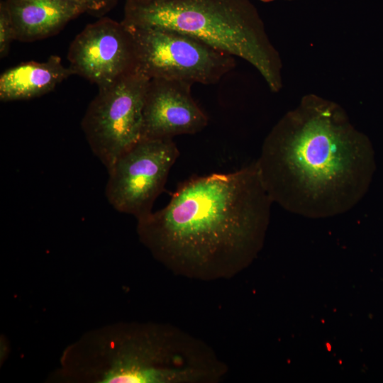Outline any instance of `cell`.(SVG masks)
Masks as SVG:
<instances>
[{
    "label": "cell",
    "instance_id": "6da1fadb",
    "mask_svg": "<svg viewBox=\"0 0 383 383\" xmlns=\"http://www.w3.org/2000/svg\"><path fill=\"white\" fill-rule=\"evenodd\" d=\"M272 203L255 161L181 182L167 206L137 219V233L174 274L231 279L260 248Z\"/></svg>",
    "mask_w": 383,
    "mask_h": 383
},
{
    "label": "cell",
    "instance_id": "7a4b0ae2",
    "mask_svg": "<svg viewBox=\"0 0 383 383\" xmlns=\"http://www.w3.org/2000/svg\"><path fill=\"white\" fill-rule=\"evenodd\" d=\"M255 163L273 203L316 218L353 209L375 170L367 135L340 105L314 94L304 95L273 126Z\"/></svg>",
    "mask_w": 383,
    "mask_h": 383
},
{
    "label": "cell",
    "instance_id": "3957f363",
    "mask_svg": "<svg viewBox=\"0 0 383 383\" xmlns=\"http://www.w3.org/2000/svg\"><path fill=\"white\" fill-rule=\"evenodd\" d=\"M122 22L190 35L248 62L272 91L282 88L280 55L250 0H126Z\"/></svg>",
    "mask_w": 383,
    "mask_h": 383
},
{
    "label": "cell",
    "instance_id": "277c9868",
    "mask_svg": "<svg viewBox=\"0 0 383 383\" xmlns=\"http://www.w3.org/2000/svg\"><path fill=\"white\" fill-rule=\"evenodd\" d=\"M166 349L157 323H122L89 332L63 353L55 380L159 383Z\"/></svg>",
    "mask_w": 383,
    "mask_h": 383
},
{
    "label": "cell",
    "instance_id": "5b68a950",
    "mask_svg": "<svg viewBox=\"0 0 383 383\" xmlns=\"http://www.w3.org/2000/svg\"><path fill=\"white\" fill-rule=\"evenodd\" d=\"M133 35L137 71L149 79L213 84L235 66V57L180 31L127 26Z\"/></svg>",
    "mask_w": 383,
    "mask_h": 383
},
{
    "label": "cell",
    "instance_id": "8992f818",
    "mask_svg": "<svg viewBox=\"0 0 383 383\" xmlns=\"http://www.w3.org/2000/svg\"><path fill=\"white\" fill-rule=\"evenodd\" d=\"M150 79L135 71L99 88L86 111L82 131L92 152L107 172L141 140L143 110Z\"/></svg>",
    "mask_w": 383,
    "mask_h": 383
},
{
    "label": "cell",
    "instance_id": "52a82bcc",
    "mask_svg": "<svg viewBox=\"0 0 383 383\" xmlns=\"http://www.w3.org/2000/svg\"><path fill=\"white\" fill-rule=\"evenodd\" d=\"M179 155L172 138L141 139L108 171L105 194L109 203L136 219L151 213Z\"/></svg>",
    "mask_w": 383,
    "mask_h": 383
},
{
    "label": "cell",
    "instance_id": "ba28073f",
    "mask_svg": "<svg viewBox=\"0 0 383 383\" xmlns=\"http://www.w3.org/2000/svg\"><path fill=\"white\" fill-rule=\"evenodd\" d=\"M69 67L99 88L137 71L135 42L122 21L103 17L88 24L73 40L67 55Z\"/></svg>",
    "mask_w": 383,
    "mask_h": 383
},
{
    "label": "cell",
    "instance_id": "9c48e42d",
    "mask_svg": "<svg viewBox=\"0 0 383 383\" xmlns=\"http://www.w3.org/2000/svg\"><path fill=\"white\" fill-rule=\"evenodd\" d=\"M192 84L150 79L143 110L141 139L173 138L194 134L208 124V117L192 95Z\"/></svg>",
    "mask_w": 383,
    "mask_h": 383
},
{
    "label": "cell",
    "instance_id": "30bf717a",
    "mask_svg": "<svg viewBox=\"0 0 383 383\" xmlns=\"http://www.w3.org/2000/svg\"><path fill=\"white\" fill-rule=\"evenodd\" d=\"M10 14L16 40L32 42L60 32L85 12L79 0H3Z\"/></svg>",
    "mask_w": 383,
    "mask_h": 383
},
{
    "label": "cell",
    "instance_id": "8fae6325",
    "mask_svg": "<svg viewBox=\"0 0 383 383\" xmlns=\"http://www.w3.org/2000/svg\"><path fill=\"white\" fill-rule=\"evenodd\" d=\"M72 74L57 55H51L44 62L21 63L1 74L0 99L12 101L40 96Z\"/></svg>",
    "mask_w": 383,
    "mask_h": 383
},
{
    "label": "cell",
    "instance_id": "7c38bea8",
    "mask_svg": "<svg viewBox=\"0 0 383 383\" xmlns=\"http://www.w3.org/2000/svg\"><path fill=\"white\" fill-rule=\"evenodd\" d=\"M16 40L14 27L4 1L0 3V57H5L9 51L11 44Z\"/></svg>",
    "mask_w": 383,
    "mask_h": 383
},
{
    "label": "cell",
    "instance_id": "4fadbf2b",
    "mask_svg": "<svg viewBox=\"0 0 383 383\" xmlns=\"http://www.w3.org/2000/svg\"><path fill=\"white\" fill-rule=\"evenodd\" d=\"M118 0H82L85 12L101 17L116 4Z\"/></svg>",
    "mask_w": 383,
    "mask_h": 383
},
{
    "label": "cell",
    "instance_id": "5bb4252c",
    "mask_svg": "<svg viewBox=\"0 0 383 383\" xmlns=\"http://www.w3.org/2000/svg\"><path fill=\"white\" fill-rule=\"evenodd\" d=\"M260 1L267 3V2H271V1H272L274 0H260ZM286 1H292V0H286Z\"/></svg>",
    "mask_w": 383,
    "mask_h": 383
},
{
    "label": "cell",
    "instance_id": "9a60e30c",
    "mask_svg": "<svg viewBox=\"0 0 383 383\" xmlns=\"http://www.w3.org/2000/svg\"><path fill=\"white\" fill-rule=\"evenodd\" d=\"M79 1L82 2V0H79ZM82 4H83V2H82Z\"/></svg>",
    "mask_w": 383,
    "mask_h": 383
}]
</instances>
